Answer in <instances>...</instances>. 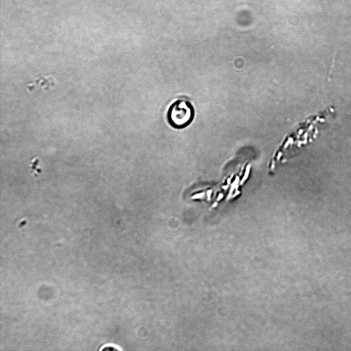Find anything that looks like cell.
Listing matches in <instances>:
<instances>
[{
	"mask_svg": "<svg viewBox=\"0 0 351 351\" xmlns=\"http://www.w3.org/2000/svg\"><path fill=\"white\" fill-rule=\"evenodd\" d=\"M195 110L192 103L185 99H179L174 102L167 112L169 124L175 128H183L193 121Z\"/></svg>",
	"mask_w": 351,
	"mask_h": 351,
	"instance_id": "obj_1",
	"label": "cell"
},
{
	"mask_svg": "<svg viewBox=\"0 0 351 351\" xmlns=\"http://www.w3.org/2000/svg\"><path fill=\"white\" fill-rule=\"evenodd\" d=\"M103 349L106 350H109V351H112V350L115 351V350H119V348L115 347L113 346H107V347L104 348Z\"/></svg>",
	"mask_w": 351,
	"mask_h": 351,
	"instance_id": "obj_2",
	"label": "cell"
}]
</instances>
